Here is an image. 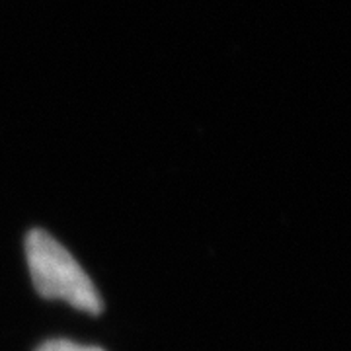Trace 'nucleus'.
<instances>
[{"mask_svg":"<svg viewBox=\"0 0 351 351\" xmlns=\"http://www.w3.org/2000/svg\"><path fill=\"white\" fill-rule=\"evenodd\" d=\"M25 256L41 297L61 299L88 314L101 313L104 302L86 271L49 232L39 228L29 230L25 237Z\"/></svg>","mask_w":351,"mask_h":351,"instance_id":"nucleus-1","label":"nucleus"},{"mask_svg":"<svg viewBox=\"0 0 351 351\" xmlns=\"http://www.w3.org/2000/svg\"><path fill=\"white\" fill-rule=\"evenodd\" d=\"M38 351H104L100 348H92V346H80L69 339H51L45 341L43 346H39Z\"/></svg>","mask_w":351,"mask_h":351,"instance_id":"nucleus-2","label":"nucleus"}]
</instances>
